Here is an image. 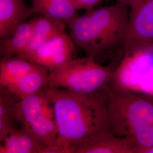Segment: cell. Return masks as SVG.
<instances>
[{"mask_svg":"<svg viewBox=\"0 0 153 153\" xmlns=\"http://www.w3.org/2000/svg\"><path fill=\"white\" fill-rule=\"evenodd\" d=\"M1 143L0 153H44V146L22 127L14 129Z\"/></svg>","mask_w":153,"mask_h":153,"instance_id":"14","label":"cell"},{"mask_svg":"<svg viewBox=\"0 0 153 153\" xmlns=\"http://www.w3.org/2000/svg\"><path fill=\"white\" fill-rule=\"evenodd\" d=\"M51 104L44 88L24 98L16 100L13 104V113L17 123L27 128L44 114Z\"/></svg>","mask_w":153,"mask_h":153,"instance_id":"9","label":"cell"},{"mask_svg":"<svg viewBox=\"0 0 153 153\" xmlns=\"http://www.w3.org/2000/svg\"><path fill=\"white\" fill-rule=\"evenodd\" d=\"M37 66L19 56L1 58L0 61L1 88L6 89L9 88Z\"/></svg>","mask_w":153,"mask_h":153,"instance_id":"17","label":"cell"},{"mask_svg":"<svg viewBox=\"0 0 153 153\" xmlns=\"http://www.w3.org/2000/svg\"><path fill=\"white\" fill-rule=\"evenodd\" d=\"M153 69V43L126 53L115 68L110 87L117 90L140 91Z\"/></svg>","mask_w":153,"mask_h":153,"instance_id":"5","label":"cell"},{"mask_svg":"<svg viewBox=\"0 0 153 153\" xmlns=\"http://www.w3.org/2000/svg\"><path fill=\"white\" fill-rule=\"evenodd\" d=\"M109 131L117 136L132 137L153 123V97L138 95L129 90H107Z\"/></svg>","mask_w":153,"mask_h":153,"instance_id":"4","label":"cell"},{"mask_svg":"<svg viewBox=\"0 0 153 153\" xmlns=\"http://www.w3.org/2000/svg\"><path fill=\"white\" fill-rule=\"evenodd\" d=\"M49 73V71L43 67L38 65L19 78L9 88L4 90L16 100L24 98L38 93L47 87Z\"/></svg>","mask_w":153,"mask_h":153,"instance_id":"13","label":"cell"},{"mask_svg":"<svg viewBox=\"0 0 153 153\" xmlns=\"http://www.w3.org/2000/svg\"><path fill=\"white\" fill-rule=\"evenodd\" d=\"M76 47L65 32L45 42L26 59L51 72L75 59Z\"/></svg>","mask_w":153,"mask_h":153,"instance_id":"6","label":"cell"},{"mask_svg":"<svg viewBox=\"0 0 153 153\" xmlns=\"http://www.w3.org/2000/svg\"><path fill=\"white\" fill-rule=\"evenodd\" d=\"M115 69L112 65H100L93 56L74 59L49 72L47 86L81 94L99 93L110 86Z\"/></svg>","mask_w":153,"mask_h":153,"instance_id":"3","label":"cell"},{"mask_svg":"<svg viewBox=\"0 0 153 153\" xmlns=\"http://www.w3.org/2000/svg\"><path fill=\"white\" fill-rule=\"evenodd\" d=\"M134 139L114 134L109 129L82 140L71 148V153H137Z\"/></svg>","mask_w":153,"mask_h":153,"instance_id":"8","label":"cell"},{"mask_svg":"<svg viewBox=\"0 0 153 153\" xmlns=\"http://www.w3.org/2000/svg\"><path fill=\"white\" fill-rule=\"evenodd\" d=\"M107 88L86 94L64 88H44L58 127L61 153H71V148L78 142L109 129Z\"/></svg>","mask_w":153,"mask_h":153,"instance_id":"1","label":"cell"},{"mask_svg":"<svg viewBox=\"0 0 153 153\" xmlns=\"http://www.w3.org/2000/svg\"><path fill=\"white\" fill-rule=\"evenodd\" d=\"M65 22L40 16L35 18L31 38L26 49L19 57L25 59L50 39L66 32Z\"/></svg>","mask_w":153,"mask_h":153,"instance_id":"12","label":"cell"},{"mask_svg":"<svg viewBox=\"0 0 153 153\" xmlns=\"http://www.w3.org/2000/svg\"><path fill=\"white\" fill-rule=\"evenodd\" d=\"M35 18L21 23L7 38L1 40V58H9L22 55L30 42Z\"/></svg>","mask_w":153,"mask_h":153,"instance_id":"16","label":"cell"},{"mask_svg":"<svg viewBox=\"0 0 153 153\" xmlns=\"http://www.w3.org/2000/svg\"><path fill=\"white\" fill-rule=\"evenodd\" d=\"M153 43V0H146L131 9L121 49L124 55Z\"/></svg>","mask_w":153,"mask_h":153,"instance_id":"7","label":"cell"},{"mask_svg":"<svg viewBox=\"0 0 153 153\" xmlns=\"http://www.w3.org/2000/svg\"><path fill=\"white\" fill-rule=\"evenodd\" d=\"M117 2L121 4L130 6L131 9H134L141 5L146 0H117Z\"/></svg>","mask_w":153,"mask_h":153,"instance_id":"21","label":"cell"},{"mask_svg":"<svg viewBox=\"0 0 153 153\" xmlns=\"http://www.w3.org/2000/svg\"><path fill=\"white\" fill-rule=\"evenodd\" d=\"M32 8L40 15L65 22L68 25L77 16L72 0H31Z\"/></svg>","mask_w":153,"mask_h":153,"instance_id":"15","label":"cell"},{"mask_svg":"<svg viewBox=\"0 0 153 153\" xmlns=\"http://www.w3.org/2000/svg\"><path fill=\"white\" fill-rule=\"evenodd\" d=\"M26 129L44 146V153H60L58 146L59 130L51 105L43 115Z\"/></svg>","mask_w":153,"mask_h":153,"instance_id":"11","label":"cell"},{"mask_svg":"<svg viewBox=\"0 0 153 153\" xmlns=\"http://www.w3.org/2000/svg\"><path fill=\"white\" fill-rule=\"evenodd\" d=\"M137 145V153L142 152L153 146V123L143 127L132 137Z\"/></svg>","mask_w":153,"mask_h":153,"instance_id":"19","label":"cell"},{"mask_svg":"<svg viewBox=\"0 0 153 153\" xmlns=\"http://www.w3.org/2000/svg\"><path fill=\"white\" fill-rule=\"evenodd\" d=\"M77 9H92L93 7L99 4L102 0H72Z\"/></svg>","mask_w":153,"mask_h":153,"instance_id":"20","label":"cell"},{"mask_svg":"<svg viewBox=\"0 0 153 153\" xmlns=\"http://www.w3.org/2000/svg\"><path fill=\"white\" fill-rule=\"evenodd\" d=\"M25 0H0V39L9 37L33 13Z\"/></svg>","mask_w":153,"mask_h":153,"instance_id":"10","label":"cell"},{"mask_svg":"<svg viewBox=\"0 0 153 153\" xmlns=\"http://www.w3.org/2000/svg\"><path fill=\"white\" fill-rule=\"evenodd\" d=\"M128 6L113 5L90 9L77 16L68 26L76 47L86 56L98 59L117 48H122L128 27Z\"/></svg>","mask_w":153,"mask_h":153,"instance_id":"2","label":"cell"},{"mask_svg":"<svg viewBox=\"0 0 153 153\" xmlns=\"http://www.w3.org/2000/svg\"><path fill=\"white\" fill-rule=\"evenodd\" d=\"M16 100L5 90L0 93V141L16 128L17 123L13 113V104Z\"/></svg>","mask_w":153,"mask_h":153,"instance_id":"18","label":"cell"}]
</instances>
